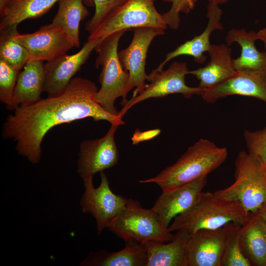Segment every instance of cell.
I'll return each instance as SVG.
<instances>
[{
    "instance_id": "6da1fadb",
    "label": "cell",
    "mask_w": 266,
    "mask_h": 266,
    "mask_svg": "<svg viewBox=\"0 0 266 266\" xmlns=\"http://www.w3.org/2000/svg\"><path fill=\"white\" fill-rule=\"evenodd\" d=\"M98 90L91 80L73 77L61 94L15 108L3 124L2 137L14 140L18 154L37 164L41 156L43 139L55 126L87 118L124 125L119 115L108 112L95 101Z\"/></svg>"
},
{
    "instance_id": "7a4b0ae2",
    "label": "cell",
    "mask_w": 266,
    "mask_h": 266,
    "mask_svg": "<svg viewBox=\"0 0 266 266\" xmlns=\"http://www.w3.org/2000/svg\"><path fill=\"white\" fill-rule=\"evenodd\" d=\"M227 149L214 142L201 138L173 164L156 176L139 181L140 183H155L162 192H167L201 178L219 167L228 156Z\"/></svg>"
},
{
    "instance_id": "3957f363",
    "label": "cell",
    "mask_w": 266,
    "mask_h": 266,
    "mask_svg": "<svg viewBox=\"0 0 266 266\" xmlns=\"http://www.w3.org/2000/svg\"><path fill=\"white\" fill-rule=\"evenodd\" d=\"M251 213L235 201L216 197L214 193L202 192L197 202L189 210L177 216L168 227L192 234L200 230H214L233 222L242 226Z\"/></svg>"
},
{
    "instance_id": "277c9868",
    "label": "cell",
    "mask_w": 266,
    "mask_h": 266,
    "mask_svg": "<svg viewBox=\"0 0 266 266\" xmlns=\"http://www.w3.org/2000/svg\"><path fill=\"white\" fill-rule=\"evenodd\" d=\"M126 31L115 32L101 40L95 49L98 54L97 67H101L99 79L100 85L94 100L111 114L119 115L114 106L117 99L123 98L122 105L127 101V85L129 72L123 67L118 56V44Z\"/></svg>"
},
{
    "instance_id": "5b68a950",
    "label": "cell",
    "mask_w": 266,
    "mask_h": 266,
    "mask_svg": "<svg viewBox=\"0 0 266 266\" xmlns=\"http://www.w3.org/2000/svg\"><path fill=\"white\" fill-rule=\"evenodd\" d=\"M234 179L214 195L237 202L246 212L256 214L266 201V166L249 152L241 151L235 161Z\"/></svg>"
},
{
    "instance_id": "8992f818",
    "label": "cell",
    "mask_w": 266,
    "mask_h": 266,
    "mask_svg": "<svg viewBox=\"0 0 266 266\" xmlns=\"http://www.w3.org/2000/svg\"><path fill=\"white\" fill-rule=\"evenodd\" d=\"M107 229L126 242L133 240L142 245L151 241L168 242L174 237L151 208H144L131 199Z\"/></svg>"
},
{
    "instance_id": "52a82bcc",
    "label": "cell",
    "mask_w": 266,
    "mask_h": 266,
    "mask_svg": "<svg viewBox=\"0 0 266 266\" xmlns=\"http://www.w3.org/2000/svg\"><path fill=\"white\" fill-rule=\"evenodd\" d=\"M156 0H128L111 13L89 34L88 39L101 40L120 31L141 27L166 30L167 25L154 5Z\"/></svg>"
},
{
    "instance_id": "ba28073f",
    "label": "cell",
    "mask_w": 266,
    "mask_h": 266,
    "mask_svg": "<svg viewBox=\"0 0 266 266\" xmlns=\"http://www.w3.org/2000/svg\"><path fill=\"white\" fill-rule=\"evenodd\" d=\"M189 69L185 62H175L166 70H152L148 75L147 84L143 91L127 100L119 112L121 118L133 106L150 98H163L173 94H181L189 99L194 95H201L204 90L200 87H190L185 83Z\"/></svg>"
},
{
    "instance_id": "9c48e42d",
    "label": "cell",
    "mask_w": 266,
    "mask_h": 266,
    "mask_svg": "<svg viewBox=\"0 0 266 266\" xmlns=\"http://www.w3.org/2000/svg\"><path fill=\"white\" fill-rule=\"evenodd\" d=\"M100 183L96 188L93 177L83 179L84 192L80 200L82 210L95 219L98 234L108 228L125 207L128 199L114 194L111 190L105 174L100 172Z\"/></svg>"
},
{
    "instance_id": "30bf717a",
    "label": "cell",
    "mask_w": 266,
    "mask_h": 266,
    "mask_svg": "<svg viewBox=\"0 0 266 266\" xmlns=\"http://www.w3.org/2000/svg\"><path fill=\"white\" fill-rule=\"evenodd\" d=\"M129 45L118 52L123 67L129 72L127 93L135 88L132 97L141 93L147 85L148 75L145 72V64L148 48L153 39L165 34L164 30L149 28H136Z\"/></svg>"
},
{
    "instance_id": "8fae6325",
    "label": "cell",
    "mask_w": 266,
    "mask_h": 266,
    "mask_svg": "<svg viewBox=\"0 0 266 266\" xmlns=\"http://www.w3.org/2000/svg\"><path fill=\"white\" fill-rule=\"evenodd\" d=\"M118 126L111 125L102 137L81 143L77 161V172L81 178L94 177L98 172L115 166L119 160V152L115 141Z\"/></svg>"
},
{
    "instance_id": "7c38bea8",
    "label": "cell",
    "mask_w": 266,
    "mask_h": 266,
    "mask_svg": "<svg viewBox=\"0 0 266 266\" xmlns=\"http://www.w3.org/2000/svg\"><path fill=\"white\" fill-rule=\"evenodd\" d=\"M101 39H88L75 54L60 55L45 64L44 92L48 97H55L65 90L75 73L86 63Z\"/></svg>"
},
{
    "instance_id": "4fadbf2b",
    "label": "cell",
    "mask_w": 266,
    "mask_h": 266,
    "mask_svg": "<svg viewBox=\"0 0 266 266\" xmlns=\"http://www.w3.org/2000/svg\"><path fill=\"white\" fill-rule=\"evenodd\" d=\"M14 38L28 51L29 61L49 62L66 54L74 47L62 28L54 27L50 24L44 25L31 33L21 34L18 31Z\"/></svg>"
},
{
    "instance_id": "5bb4252c",
    "label": "cell",
    "mask_w": 266,
    "mask_h": 266,
    "mask_svg": "<svg viewBox=\"0 0 266 266\" xmlns=\"http://www.w3.org/2000/svg\"><path fill=\"white\" fill-rule=\"evenodd\" d=\"M231 95L253 97L266 102V69L237 71L225 82L204 90L201 96L206 102L214 103Z\"/></svg>"
},
{
    "instance_id": "9a60e30c",
    "label": "cell",
    "mask_w": 266,
    "mask_h": 266,
    "mask_svg": "<svg viewBox=\"0 0 266 266\" xmlns=\"http://www.w3.org/2000/svg\"><path fill=\"white\" fill-rule=\"evenodd\" d=\"M206 183L205 177L173 190L162 192L151 209L162 224L168 228L172 220L197 202Z\"/></svg>"
},
{
    "instance_id": "2e32d148",
    "label": "cell",
    "mask_w": 266,
    "mask_h": 266,
    "mask_svg": "<svg viewBox=\"0 0 266 266\" xmlns=\"http://www.w3.org/2000/svg\"><path fill=\"white\" fill-rule=\"evenodd\" d=\"M223 251V227L199 230L189 234L186 249L187 266H222Z\"/></svg>"
},
{
    "instance_id": "e0dca14e",
    "label": "cell",
    "mask_w": 266,
    "mask_h": 266,
    "mask_svg": "<svg viewBox=\"0 0 266 266\" xmlns=\"http://www.w3.org/2000/svg\"><path fill=\"white\" fill-rule=\"evenodd\" d=\"M232 48L225 44H211L207 52L210 61L204 66L189 70L200 81L199 87L206 90L216 86L234 75V69L231 57Z\"/></svg>"
},
{
    "instance_id": "ac0fdd59",
    "label": "cell",
    "mask_w": 266,
    "mask_h": 266,
    "mask_svg": "<svg viewBox=\"0 0 266 266\" xmlns=\"http://www.w3.org/2000/svg\"><path fill=\"white\" fill-rule=\"evenodd\" d=\"M222 12L218 5L208 4L207 16V25L200 34L192 39L186 41L173 51L168 53L164 60L155 68L157 70L163 69L165 65L171 60L179 56L188 55L193 57L195 62L202 64L206 59L203 54L208 52L211 46L210 37L214 31L222 30L221 21Z\"/></svg>"
},
{
    "instance_id": "d6986e66",
    "label": "cell",
    "mask_w": 266,
    "mask_h": 266,
    "mask_svg": "<svg viewBox=\"0 0 266 266\" xmlns=\"http://www.w3.org/2000/svg\"><path fill=\"white\" fill-rule=\"evenodd\" d=\"M45 64L41 61H28L20 71L15 87L11 110L20 105L34 103L44 92Z\"/></svg>"
},
{
    "instance_id": "ffe728a7",
    "label": "cell",
    "mask_w": 266,
    "mask_h": 266,
    "mask_svg": "<svg viewBox=\"0 0 266 266\" xmlns=\"http://www.w3.org/2000/svg\"><path fill=\"white\" fill-rule=\"evenodd\" d=\"M189 236L178 231L167 243L151 241L142 245L146 253V266H187L186 249Z\"/></svg>"
},
{
    "instance_id": "44dd1931",
    "label": "cell",
    "mask_w": 266,
    "mask_h": 266,
    "mask_svg": "<svg viewBox=\"0 0 266 266\" xmlns=\"http://www.w3.org/2000/svg\"><path fill=\"white\" fill-rule=\"evenodd\" d=\"M257 32L245 29L230 30L226 36L228 45L237 43L241 47V54L233 59V65L236 71H258L266 69V54L256 47Z\"/></svg>"
},
{
    "instance_id": "7402d4cb",
    "label": "cell",
    "mask_w": 266,
    "mask_h": 266,
    "mask_svg": "<svg viewBox=\"0 0 266 266\" xmlns=\"http://www.w3.org/2000/svg\"><path fill=\"white\" fill-rule=\"evenodd\" d=\"M240 242L251 266H266V225L257 214L251 213L242 226Z\"/></svg>"
},
{
    "instance_id": "603a6c76",
    "label": "cell",
    "mask_w": 266,
    "mask_h": 266,
    "mask_svg": "<svg viewBox=\"0 0 266 266\" xmlns=\"http://www.w3.org/2000/svg\"><path fill=\"white\" fill-rule=\"evenodd\" d=\"M59 0H11L0 14V31L17 27L23 21L39 18Z\"/></svg>"
},
{
    "instance_id": "cb8c5ba5",
    "label": "cell",
    "mask_w": 266,
    "mask_h": 266,
    "mask_svg": "<svg viewBox=\"0 0 266 266\" xmlns=\"http://www.w3.org/2000/svg\"><path fill=\"white\" fill-rule=\"evenodd\" d=\"M85 0H59L57 12L50 24L62 28L69 37L73 46L79 47V26L89 12Z\"/></svg>"
},
{
    "instance_id": "d4e9b609",
    "label": "cell",
    "mask_w": 266,
    "mask_h": 266,
    "mask_svg": "<svg viewBox=\"0 0 266 266\" xmlns=\"http://www.w3.org/2000/svg\"><path fill=\"white\" fill-rule=\"evenodd\" d=\"M146 253L140 243L126 241L125 247L119 251L97 254L88 257L82 263L85 266H146Z\"/></svg>"
},
{
    "instance_id": "484cf974",
    "label": "cell",
    "mask_w": 266,
    "mask_h": 266,
    "mask_svg": "<svg viewBox=\"0 0 266 266\" xmlns=\"http://www.w3.org/2000/svg\"><path fill=\"white\" fill-rule=\"evenodd\" d=\"M0 60L21 71L29 61L27 49L15 38L17 27L0 31Z\"/></svg>"
},
{
    "instance_id": "4316f807",
    "label": "cell",
    "mask_w": 266,
    "mask_h": 266,
    "mask_svg": "<svg viewBox=\"0 0 266 266\" xmlns=\"http://www.w3.org/2000/svg\"><path fill=\"white\" fill-rule=\"evenodd\" d=\"M241 227L239 224L230 222L223 227L224 251L222 266H251L241 251Z\"/></svg>"
},
{
    "instance_id": "83f0119b",
    "label": "cell",
    "mask_w": 266,
    "mask_h": 266,
    "mask_svg": "<svg viewBox=\"0 0 266 266\" xmlns=\"http://www.w3.org/2000/svg\"><path fill=\"white\" fill-rule=\"evenodd\" d=\"M20 70L0 60V101L11 110Z\"/></svg>"
},
{
    "instance_id": "f1b7e54d",
    "label": "cell",
    "mask_w": 266,
    "mask_h": 266,
    "mask_svg": "<svg viewBox=\"0 0 266 266\" xmlns=\"http://www.w3.org/2000/svg\"><path fill=\"white\" fill-rule=\"evenodd\" d=\"M128 0H93L95 11L92 18L85 25V30L91 33L113 11Z\"/></svg>"
},
{
    "instance_id": "f546056e",
    "label": "cell",
    "mask_w": 266,
    "mask_h": 266,
    "mask_svg": "<svg viewBox=\"0 0 266 266\" xmlns=\"http://www.w3.org/2000/svg\"><path fill=\"white\" fill-rule=\"evenodd\" d=\"M244 137L248 152L266 166V126L256 131H245Z\"/></svg>"
},
{
    "instance_id": "4dcf8cb0",
    "label": "cell",
    "mask_w": 266,
    "mask_h": 266,
    "mask_svg": "<svg viewBox=\"0 0 266 266\" xmlns=\"http://www.w3.org/2000/svg\"><path fill=\"white\" fill-rule=\"evenodd\" d=\"M162 0L171 3L169 10L162 14L166 24L172 30H177L180 24V13L188 14L193 9L198 0Z\"/></svg>"
},
{
    "instance_id": "1f68e13d",
    "label": "cell",
    "mask_w": 266,
    "mask_h": 266,
    "mask_svg": "<svg viewBox=\"0 0 266 266\" xmlns=\"http://www.w3.org/2000/svg\"><path fill=\"white\" fill-rule=\"evenodd\" d=\"M161 132L159 129H155L146 132H140L137 130L132 138L133 144H136L140 142L151 139L158 135Z\"/></svg>"
},
{
    "instance_id": "d6a6232c",
    "label": "cell",
    "mask_w": 266,
    "mask_h": 266,
    "mask_svg": "<svg viewBox=\"0 0 266 266\" xmlns=\"http://www.w3.org/2000/svg\"><path fill=\"white\" fill-rule=\"evenodd\" d=\"M257 214L266 225V201L259 209Z\"/></svg>"
},
{
    "instance_id": "836d02e7",
    "label": "cell",
    "mask_w": 266,
    "mask_h": 266,
    "mask_svg": "<svg viewBox=\"0 0 266 266\" xmlns=\"http://www.w3.org/2000/svg\"><path fill=\"white\" fill-rule=\"evenodd\" d=\"M257 40H262L264 43L265 48V53L266 54V28L259 30L257 33Z\"/></svg>"
},
{
    "instance_id": "e575fe53",
    "label": "cell",
    "mask_w": 266,
    "mask_h": 266,
    "mask_svg": "<svg viewBox=\"0 0 266 266\" xmlns=\"http://www.w3.org/2000/svg\"><path fill=\"white\" fill-rule=\"evenodd\" d=\"M11 0H0V14L6 8Z\"/></svg>"
},
{
    "instance_id": "d590c367",
    "label": "cell",
    "mask_w": 266,
    "mask_h": 266,
    "mask_svg": "<svg viewBox=\"0 0 266 266\" xmlns=\"http://www.w3.org/2000/svg\"><path fill=\"white\" fill-rule=\"evenodd\" d=\"M229 0H208V4L219 5V4L224 3Z\"/></svg>"
},
{
    "instance_id": "8d00e7d4",
    "label": "cell",
    "mask_w": 266,
    "mask_h": 266,
    "mask_svg": "<svg viewBox=\"0 0 266 266\" xmlns=\"http://www.w3.org/2000/svg\"><path fill=\"white\" fill-rule=\"evenodd\" d=\"M85 4L89 6L94 5L93 0H85Z\"/></svg>"
}]
</instances>
